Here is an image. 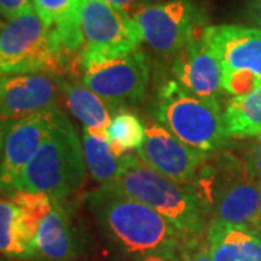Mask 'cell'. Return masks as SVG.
Here are the masks:
<instances>
[{
    "label": "cell",
    "instance_id": "d6986e66",
    "mask_svg": "<svg viewBox=\"0 0 261 261\" xmlns=\"http://www.w3.org/2000/svg\"><path fill=\"white\" fill-rule=\"evenodd\" d=\"M228 138L261 137V84L252 92L233 96L224 111Z\"/></svg>",
    "mask_w": 261,
    "mask_h": 261
},
{
    "label": "cell",
    "instance_id": "7402d4cb",
    "mask_svg": "<svg viewBox=\"0 0 261 261\" xmlns=\"http://www.w3.org/2000/svg\"><path fill=\"white\" fill-rule=\"evenodd\" d=\"M181 261H212L205 235L185 245L181 250Z\"/></svg>",
    "mask_w": 261,
    "mask_h": 261
},
{
    "label": "cell",
    "instance_id": "5b68a950",
    "mask_svg": "<svg viewBox=\"0 0 261 261\" xmlns=\"http://www.w3.org/2000/svg\"><path fill=\"white\" fill-rule=\"evenodd\" d=\"M67 58L56 31L35 10L9 20L0 31V75L57 74L64 70Z\"/></svg>",
    "mask_w": 261,
    "mask_h": 261
},
{
    "label": "cell",
    "instance_id": "603a6c76",
    "mask_svg": "<svg viewBox=\"0 0 261 261\" xmlns=\"http://www.w3.org/2000/svg\"><path fill=\"white\" fill-rule=\"evenodd\" d=\"M32 10H35L32 0H0V15L8 20H13Z\"/></svg>",
    "mask_w": 261,
    "mask_h": 261
},
{
    "label": "cell",
    "instance_id": "ffe728a7",
    "mask_svg": "<svg viewBox=\"0 0 261 261\" xmlns=\"http://www.w3.org/2000/svg\"><path fill=\"white\" fill-rule=\"evenodd\" d=\"M83 154L87 170L102 186L111 185L121 173L123 155L116 157L109 147L108 137L84 129Z\"/></svg>",
    "mask_w": 261,
    "mask_h": 261
},
{
    "label": "cell",
    "instance_id": "2e32d148",
    "mask_svg": "<svg viewBox=\"0 0 261 261\" xmlns=\"http://www.w3.org/2000/svg\"><path fill=\"white\" fill-rule=\"evenodd\" d=\"M42 22L56 31L67 56L83 49L80 27V0H32Z\"/></svg>",
    "mask_w": 261,
    "mask_h": 261
},
{
    "label": "cell",
    "instance_id": "4fadbf2b",
    "mask_svg": "<svg viewBox=\"0 0 261 261\" xmlns=\"http://www.w3.org/2000/svg\"><path fill=\"white\" fill-rule=\"evenodd\" d=\"M173 57L176 82L186 92L202 100L219 103L221 92H224L222 65L202 35Z\"/></svg>",
    "mask_w": 261,
    "mask_h": 261
},
{
    "label": "cell",
    "instance_id": "cb8c5ba5",
    "mask_svg": "<svg viewBox=\"0 0 261 261\" xmlns=\"http://www.w3.org/2000/svg\"><path fill=\"white\" fill-rule=\"evenodd\" d=\"M247 164L251 171L252 177L255 178L257 183L261 186V137H258V140L255 141L250 148Z\"/></svg>",
    "mask_w": 261,
    "mask_h": 261
},
{
    "label": "cell",
    "instance_id": "8992f818",
    "mask_svg": "<svg viewBox=\"0 0 261 261\" xmlns=\"http://www.w3.org/2000/svg\"><path fill=\"white\" fill-rule=\"evenodd\" d=\"M207 176L206 193L214 221L243 226L261 237V186L247 161L226 154Z\"/></svg>",
    "mask_w": 261,
    "mask_h": 261
},
{
    "label": "cell",
    "instance_id": "44dd1931",
    "mask_svg": "<svg viewBox=\"0 0 261 261\" xmlns=\"http://www.w3.org/2000/svg\"><path fill=\"white\" fill-rule=\"evenodd\" d=\"M108 142L116 157H122L132 149L140 148L145 140V125L128 109L118 111L108 126Z\"/></svg>",
    "mask_w": 261,
    "mask_h": 261
},
{
    "label": "cell",
    "instance_id": "484cf974",
    "mask_svg": "<svg viewBox=\"0 0 261 261\" xmlns=\"http://www.w3.org/2000/svg\"><path fill=\"white\" fill-rule=\"evenodd\" d=\"M247 16L254 25L261 28V0H247Z\"/></svg>",
    "mask_w": 261,
    "mask_h": 261
},
{
    "label": "cell",
    "instance_id": "83f0119b",
    "mask_svg": "<svg viewBox=\"0 0 261 261\" xmlns=\"http://www.w3.org/2000/svg\"><path fill=\"white\" fill-rule=\"evenodd\" d=\"M5 125L0 123V161H2V151H3V140H5Z\"/></svg>",
    "mask_w": 261,
    "mask_h": 261
},
{
    "label": "cell",
    "instance_id": "ba28073f",
    "mask_svg": "<svg viewBox=\"0 0 261 261\" xmlns=\"http://www.w3.org/2000/svg\"><path fill=\"white\" fill-rule=\"evenodd\" d=\"M142 42L163 56H176L207 27V10L199 0L149 3L132 13Z\"/></svg>",
    "mask_w": 261,
    "mask_h": 261
},
{
    "label": "cell",
    "instance_id": "4316f807",
    "mask_svg": "<svg viewBox=\"0 0 261 261\" xmlns=\"http://www.w3.org/2000/svg\"><path fill=\"white\" fill-rule=\"evenodd\" d=\"M132 261H181V252H161V254H149V255H142L137 257Z\"/></svg>",
    "mask_w": 261,
    "mask_h": 261
},
{
    "label": "cell",
    "instance_id": "d4e9b609",
    "mask_svg": "<svg viewBox=\"0 0 261 261\" xmlns=\"http://www.w3.org/2000/svg\"><path fill=\"white\" fill-rule=\"evenodd\" d=\"M102 2H106V3H109V5L116 6V8H119V9L126 10V12H129V10H134V12H135V10L141 9L142 6L149 5L151 0H102Z\"/></svg>",
    "mask_w": 261,
    "mask_h": 261
},
{
    "label": "cell",
    "instance_id": "e0dca14e",
    "mask_svg": "<svg viewBox=\"0 0 261 261\" xmlns=\"http://www.w3.org/2000/svg\"><path fill=\"white\" fill-rule=\"evenodd\" d=\"M58 83L70 112L82 122L84 129L106 135L108 126L112 121V111L108 103L84 83L64 82L61 79H58Z\"/></svg>",
    "mask_w": 261,
    "mask_h": 261
},
{
    "label": "cell",
    "instance_id": "3957f363",
    "mask_svg": "<svg viewBox=\"0 0 261 261\" xmlns=\"http://www.w3.org/2000/svg\"><path fill=\"white\" fill-rule=\"evenodd\" d=\"M86 168L83 145L68 118L56 108L47 138L22 173L16 193H38L63 202L83 186Z\"/></svg>",
    "mask_w": 261,
    "mask_h": 261
},
{
    "label": "cell",
    "instance_id": "7c38bea8",
    "mask_svg": "<svg viewBox=\"0 0 261 261\" xmlns=\"http://www.w3.org/2000/svg\"><path fill=\"white\" fill-rule=\"evenodd\" d=\"M54 109L25 116L5 125L0 161V195H16L19 178L47 138Z\"/></svg>",
    "mask_w": 261,
    "mask_h": 261
},
{
    "label": "cell",
    "instance_id": "52a82bcc",
    "mask_svg": "<svg viewBox=\"0 0 261 261\" xmlns=\"http://www.w3.org/2000/svg\"><path fill=\"white\" fill-rule=\"evenodd\" d=\"M222 65L225 93L243 96L261 84V28L211 25L202 32Z\"/></svg>",
    "mask_w": 261,
    "mask_h": 261
},
{
    "label": "cell",
    "instance_id": "ac0fdd59",
    "mask_svg": "<svg viewBox=\"0 0 261 261\" xmlns=\"http://www.w3.org/2000/svg\"><path fill=\"white\" fill-rule=\"evenodd\" d=\"M34 231L13 199L0 197V254L31 258Z\"/></svg>",
    "mask_w": 261,
    "mask_h": 261
},
{
    "label": "cell",
    "instance_id": "8fae6325",
    "mask_svg": "<svg viewBox=\"0 0 261 261\" xmlns=\"http://www.w3.org/2000/svg\"><path fill=\"white\" fill-rule=\"evenodd\" d=\"M137 155L148 167L177 183L193 185L205 170L207 154L186 145L159 122L145 125V140Z\"/></svg>",
    "mask_w": 261,
    "mask_h": 261
},
{
    "label": "cell",
    "instance_id": "9a60e30c",
    "mask_svg": "<svg viewBox=\"0 0 261 261\" xmlns=\"http://www.w3.org/2000/svg\"><path fill=\"white\" fill-rule=\"evenodd\" d=\"M205 237L212 261H261V237L243 226L212 219Z\"/></svg>",
    "mask_w": 261,
    "mask_h": 261
},
{
    "label": "cell",
    "instance_id": "277c9868",
    "mask_svg": "<svg viewBox=\"0 0 261 261\" xmlns=\"http://www.w3.org/2000/svg\"><path fill=\"white\" fill-rule=\"evenodd\" d=\"M154 118L181 142L207 155L228 141L221 105L196 97L176 80L160 87Z\"/></svg>",
    "mask_w": 261,
    "mask_h": 261
},
{
    "label": "cell",
    "instance_id": "5bb4252c",
    "mask_svg": "<svg viewBox=\"0 0 261 261\" xmlns=\"http://www.w3.org/2000/svg\"><path fill=\"white\" fill-rule=\"evenodd\" d=\"M79 247L71 216L61 202H54L38 224L32 240L31 260L71 261L79 254Z\"/></svg>",
    "mask_w": 261,
    "mask_h": 261
},
{
    "label": "cell",
    "instance_id": "9c48e42d",
    "mask_svg": "<svg viewBox=\"0 0 261 261\" xmlns=\"http://www.w3.org/2000/svg\"><path fill=\"white\" fill-rule=\"evenodd\" d=\"M83 34L82 67L116 58L138 49L141 32L129 12L102 0H80Z\"/></svg>",
    "mask_w": 261,
    "mask_h": 261
},
{
    "label": "cell",
    "instance_id": "30bf717a",
    "mask_svg": "<svg viewBox=\"0 0 261 261\" xmlns=\"http://www.w3.org/2000/svg\"><path fill=\"white\" fill-rule=\"evenodd\" d=\"M83 83L113 113L140 105L148 89L149 68L141 49L83 67Z\"/></svg>",
    "mask_w": 261,
    "mask_h": 261
},
{
    "label": "cell",
    "instance_id": "f1b7e54d",
    "mask_svg": "<svg viewBox=\"0 0 261 261\" xmlns=\"http://www.w3.org/2000/svg\"><path fill=\"white\" fill-rule=\"evenodd\" d=\"M5 27H6V23H5V22L2 20V18H0V31L5 28Z\"/></svg>",
    "mask_w": 261,
    "mask_h": 261
},
{
    "label": "cell",
    "instance_id": "6da1fadb",
    "mask_svg": "<svg viewBox=\"0 0 261 261\" xmlns=\"http://www.w3.org/2000/svg\"><path fill=\"white\" fill-rule=\"evenodd\" d=\"M86 203L106 237L134 258L161 252L180 254L190 243L157 211L111 187L89 192Z\"/></svg>",
    "mask_w": 261,
    "mask_h": 261
},
{
    "label": "cell",
    "instance_id": "7a4b0ae2",
    "mask_svg": "<svg viewBox=\"0 0 261 261\" xmlns=\"http://www.w3.org/2000/svg\"><path fill=\"white\" fill-rule=\"evenodd\" d=\"M111 187L145 203L163 215L187 240L206 232L207 199L197 185L177 183L148 167L137 154H125L119 176Z\"/></svg>",
    "mask_w": 261,
    "mask_h": 261
},
{
    "label": "cell",
    "instance_id": "f546056e",
    "mask_svg": "<svg viewBox=\"0 0 261 261\" xmlns=\"http://www.w3.org/2000/svg\"><path fill=\"white\" fill-rule=\"evenodd\" d=\"M0 261H3V260H0Z\"/></svg>",
    "mask_w": 261,
    "mask_h": 261
}]
</instances>
